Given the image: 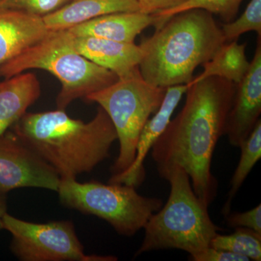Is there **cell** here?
<instances>
[{
    "instance_id": "ac0fdd59",
    "label": "cell",
    "mask_w": 261,
    "mask_h": 261,
    "mask_svg": "<svg viewBox=\"0 0 261 261\" xmlns=\"http://www.w3.org/2000/svg\"><path fill=\"white\" fill-rule=\"evenodd\" d=\"M241 154L240 161L230 185L227 200L223 207L222 214L225 216L230 214L231 202L240 187L243 185L252 168L261 158V121L257 122L248 137L240 145Z\"/></svg>"
},
{
    "instance_id": "d4e9b609",
    "label": "cell",
    "mask_w": 261,
    "mask_h": 261,
    "mask_svg": "<svg viewBox=\"0 0 261 261\" xmlns=\"http://www.w3.org/2000/svg\"><path fill=\"white\" fill-rule=\"evenodd\" d=\"M189 0H137L140 11L146 14H155L178 8Z\"/></svg>"
},
{
    "instance_id": "e0dca14e",
    "label": "cell",
    "mask_w": 261,
    "mask_h": 261,
    "mask_svg": "<svg viewBox=\"0 0 261 261\" xmlns=\"http://www.w3.org/2000/svg\"><path fill=\"white\" fill-rule=\"evenodd\" d=\"M246 43L239 44L238 40L225 42L216 51L214 56L202 65L203 71L195 76L188 86L211 76H218L235 84L240 83L250 68L247 61Z\"/></svg>"
},
{
    "instance_id": "7402d4cb",
    "label": "cell",
    "mask_w": 261,
    "mask_h": 261,
    "mask_svg": "<svg viewBox=\"0 0 261 261\" xmlns=\"http://www.w3.org/2000/svg\"><path fill=\"white\" fill-rule=\"evenodd\" d=\"M72 0H0V8L19 10L36 16L51 14Z\"/></svg>"
},
{
    "instance_id": "7a4b0ae2",
    "label": "cell",
    "mask_w": 261,
    "mask_h": 261,
    "mask_svg": "<svg viewBox=\"0 0 261 261\" xmlns=\"http://www.w3.org/2000/svg\"><path fill=\"white\" fill-rule=\"evenodd\" d=\"M12 130L51 165L61 178L92 171L108 159L117 140L112 121L99 107L85 122L70 118L65 111L25 113Z\"/></svg>"
},
{
    "instance_id": "5b68a950",
    "label": "cell",
    "mask_w": 261,
    "mask_h": 261,
    "mask_svg": "<svg viewBox=\"0 0 261 261\" xmlns=\"http://www.w3.org/2000/svg\"><path fill=\"white\" fill-rule=\"evenodd\" d=\"M32 69L44 70L61 84L58 109L65 111L77 99L115 83L118 77L79 53L68 30L49 31L47 36L0 67V76L10 78Z\"/></svg>"
},
{
    "instance_id": "277c9868",
    "label": "cell",
    "mask_w": 261,
    "mask_h": 261,
    "mask_svg": "<svg viewBox=\"0 0 261 261\" xmlns=\"http://www.w3.org/2000/svg\"><path fill=\"white\" fill-rule=\"evenodd\" d=\"M160 176L169 182V197L146 224L145 238L135 257L165 249H178L190 255L205 250L222 229L214 224L208 207L196 195L190 176L179 166L168 168Z\"/></svg>"
},
{
    "instance_id": "52a82bcc",
    "label": "cell",
    "mask_w": 261,
    "mask_h": 261,
    "mask_svg": "<svg viewBox=\"0 0 261 261\" xmlns=\"http://www.w3.org/2000/svg\"><path fill=\"white\" fill-rule=\"evenodd\" d=\"M136 187L61 178L58 192L63 205L105 220L120 234L130 237L144 228L163 200L140 195Z\"/></svg>"
},
{
    "instance_id": "484cf974",
    "label": "cell",
    "mask_w": 261,
    "mask_h": 261,
    "mask_svg": "<svg viewBox=\"0 0 261 261\" xmlns=\"http://www.w3.org/2000/svg\"><path fill=\"white\" fill-rule=\"evenodd\" d=\"M7 213L6 199L0 194V230L3 229V217Z\"/></svg>"
},
{
    "instance_id": "30bf717a",
    "label": "cell",
    "mask_w": 261,
    "mask_h": 261,
    "mask_svg": "<svg viewBox=\"0 0 261 261\" xmlns=\"http://www.w3.org/2000/svg\"><path fill=\"white\" fill-rule=\"evenodd\" d=\"M261 37H257L253 59L246 74L237 84L228 113L225 135L230 145L239 147L260 121L261 113Z\"/></svg>"
},
{
    "instance_id": "9c48e42d",
    "label": "cell",
    "mask_w": 261,
    "mask_h": 261,
    "mask_svg": "<svg viewBox=\"0 0 261 261\" xmlns=\"http://www.w3.org/2000/svg\"><path fill=\"white\" fill-rule=\"evenodd\" d=\"M61 176L13 130L0 135V194L33 187L58 192Z\"/></svg>"
},
{
    "instance_id": "cb8c5ba5",
    "label": "cell",
    "mask_w": 261,
    "mask_h": 261,
    "mask_svg": "<svg viewBox=\"0 0 261 261\" xmlns=\"http://www.w3.org/2000/svg\"><path fill=\"white\" fill-rule=\"evenodd\" d=\"M190 260L194 261H248V257L209 247L198 253L190 255Z\"/></svg>"
},
{
    "instance_id": "8fae6325",
    "label": "cell",
    "mask_w": 261,
    "mask_h": 261,
    "mask_svg": "<svg viewBox=\"0 0 261 261\" xmlns=\"http://www.w3.org/2000/svg\"><path fill=\"white\" fill-rule=\"evenodd\" d=\"M187 84L172 86L166 88L161 107L153 118L149 119L142 128L137 145L135 161L126 171L119 174L113 175L109 183L123 184L130 186H140L145 178L144 162L149 151L161 137L171 119V116L182 96L186 93Z\"/></svg>"
},
{
    "instance_id": "4fadbf2b",
    "label": "cell",
    "mask_w": 261,
    "mask_h": 261,
    "mask_svg": "<svg viewBox=\"0 0 261 261\" xmlns=\"http://www.w3.org/2000/svg\"><path fill=\"white\" fill-rule=\"evenodd\" d=\"M159 23V17L141 11L111 13L87 20L68 29L75 37H93L135 43L139 34Z\"/></svg>"
},
{
    "instance_id": "5bb4252c",
    "label": "cell",
    "mask_w": 261,
    "mask_h": 261,
    "mask_svg": "<svg viewBox=\"0 0 261 261\" xmlns=\"http://www.w3.org/2000/svg\"><path fill=\"white\" fill-rule=\"evenodd\" d=\"M75 49L84 58L111 70L118 78L126 76L138 68L142 56L140 46L93 37H75Z\"/></svg>"
},
{
    "instance_id": "2e32d148",
    "label": "cell",
    "mask_w": 261,
    "mask_h": 261,
    "mask_svg": "<svg viewBox=\"0 0 261 261\" xmlns=\"http://www.w3.org/2000/svg\"><path fill=\"white\" fill-rule=\"evenodd\" d=\"M135 11H140L137 0H72L42 18L49 30H66L102 15Z\"/></svg>"
},
{
    "instance_id": "3957f363",
    "label": "cell",
    "mask_w": 261,
    "mask_h": 261,
    "mask_svg": "<svg viewBox=\"0 0 261 261\" xmlns=\"http://www.w3.org/2000/svg\"><path fill=\"white\" fill-rule=\"evenodd\" d=\"M221 27L211 13L191 9L171 15L139 44L142 78L155 87L188 84L197 67L225 43Z\"/></svg>"
},
{
    "instance_id": "ffe728a7",
    "label": "cell",
    "mask_w": 261,
    "mask_h": 261,
    "mask_svg": "<svg viewBox=\"0 0 261 261\" xmlns=\"http://www.w3.org/2000/svg\"><path fill=\"white\" fill-rule=\"evenodd\" d=\"M243 1L244 0H189L178 8L160 12L154 15L159 18L158 27H161L171 15L191 9L206 10L212 15H219L225 23H228L234 20Z\"/></svg>"
},
{
    "instance_id": "d6986e66",
    "label": "cell",
    "mask_w": 261,
    "mask_h": 261,
    "mask_svg": "<svg viewBox=\"0 0 261 261\" xmlns=\"http://www.w3.org/2000/svg\"><path fill=\"white\" fill-rule=\"evenodd\" d=\"M210 247L238 254L255 261L261 260V233L245 227L235 228L228 235L217 233Z\"/></svg>"
},
{
    "instance_id": "603a6c76",
    "label": "cell",
    "mask_w": 261,
    "mask_h": 261,
    "mask_svg": "<svg viewBox=\"0 0 261 261\" xmlns=\"http://www.w3.org/2000/svg\"><path fill=\"white\" fill-rule=\"evenodd\" d=\"M226 220L229 227L250 228L261 233V205L245 212L228 214Z\"/></svg>"
},
{
    "instance_id": "7c38bea8",
    "label": "cell",
    "mask_w": 261,
    "mask_h": 261,
    "mask_svg": "<svg viewBox=\"0 0 261 261\" xmlns=\"http://www.w3.org/2000/svg\"><path fill=\"white\" fill-rule=\"evenodd\" d=\"M49 31L41 17L0 8V67L42 40Z\"/></svg>"
},
{
    "instance_id": "6da1fadb",
    "label": "cell",
    "mask_w": 261,
    "mask_h": 261,
    "mask_svg": "<svg viewBox=\"0 0 261 261\" xmlns=\"http://www.w3.org/2000/svg\"><path fill=\"white\" fill-rule=\"evenodd\" d=\"M236 87L218 76L188 86L185 106L152 147L159 174L173 166L183 168L196 195L207 207L218 192L217 179L211 172L213 155L225 135Z\"/></svg>"
},
{
    "instance_id": "8992f818",
    "label": "cell",
    "mask_w": 261,
    "mask_h": 261,
    "mask_svg": "<svg viewBox=\"0 0 261 261\" xmlns=\"http://www.w3.org/2000/svg\"><path fill=\"white\" fill-rule=\"evenodd\" d=\"M166 92V88L147 83L138 67L130 74L118 78L115 83L84 99L97 103L116 129L120 148L111 168L113 175L123 173L135 161L141 132L149 116L161 107Z\"/></svg>"
},
{
    "instance_id": "9a60e30c",
    "label": "cell",
    "mask_w": 261,
    "mask_h": 261,
    "mask_svg": "<svg viewBox=\"0 0 261 261\" xmlns=\"http://www.w3.org/2000/svg\"><path fill=\"white\" fill-rule=\"evenodd\" d=\"M40 94L39 80L31 72L19 73L0 82V135L27 113Z\"/></svg>"
},
{
    "instance_id": "44dd1931",
    "label": "cell",
    "mask_w": 261,
    "mask_h": 261,
    "mask_svg": "<svg viewBox=\"0 0 261 261\" xmlns=\"http://www.w3.org/2000/svg\"><path fill=\"white\" fill-rule=\"evenodd\" d=\"M221 29L226 42L238 40L242 34L250 32L261 37V0H251L240 18L223 24Z\"/></svg>"
},
{
    "instance_id": "ba28073f",
    "label": "cell",
    "mask_w": 261,
    "mask_h": 261,
    "mask_svg": "<svg viewBox=\"0 0 261 261\" xmlns=\"http://www.w3.org/2000/svg\"><path fill=\"white\" fill-rule=\"evenodd\" d=\"M3 229L12 235V252L23 261H114L116 257L86 255L70 221L34 223L17 219L8 212Z\"/></svg>"
}]
</instances>
